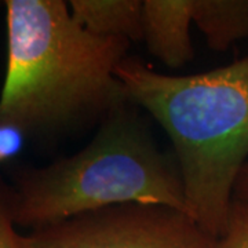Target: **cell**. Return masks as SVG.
Instances as JSON below:
<instances>
[{
	"label": "cell",
	"instance_id": "cell-1",
	"mask_svg": "<svg viewBox=\"0 0 248 248\" xmlns=\"http://www.w3.org/2000/svg\"><path fill=\"white\" fill-rule=\"evenodd\" d=\"M6 9L0 124L51 140L133 104L116 76L130 40L90 33L63 0H7Z\"/></svg>",
	"mask_w": 248,
	"mask_h": 248
},
{
	"label": "cell",
	"instance_id": "cell-2",
	"mask_svg": "<svg viewBox=\"0 0 248 248\" xmlns=\"http://www.w3.org/2000/svg\"><path fill=\"white\" fill-rule=\"evenodd\" d=\"M116 76L134 105L167 133L190 215L219 239L236 179L248 163V55L185 76L163 75L127 57Z\"/></svg>",
	"mask_w": 248,
	"mask_h": 248
},
{
	"label": "cell",
	"instance_id": "cell-3",
	"mask_svg": "<svg viewBox=\"0 0 248 248\" xmlns=\"http://www.w3.org/2000/svg\"><path fill=\"white\" fill-rule=\"evenodd\" d=\"M135 108L105 119L69 157L17 170L13 184L1 185L0 210L32 232L124 203L161 204L190 215L175 156L160 151Z\"/></svg>",
	"mask_w": 248,
	"mask_h": 248
},
{
	"label": "cell",
	"instance_id": "cell-4",
	"mask_svg": "<svg viewBox=\"0 0 248 248\" xmlns=\"http://www.w3.org/2000/svg\"><path fill=\"white\" fill-rule=\"evenodd\" d=\"M31 248H219L185 211L124 203L84 213L29 236Z\"/></svg>",
	"mask_w": 248,
	"mask_h": 248
},
{
	"label": "cell",
	"instance_id": "cell-5",
	"mask_svg": "<svg viewBox=\"0 0 248 248\" xmlns=\"http://www.w3.org/2000/svg\"><path fill=\"white\" fill-rule=\"evenodd\" d=\"M193 0H145L143 42L148 51L178 69L195 55L190 39Z\"/></svg>",
	"mask_w": 248,
	"mask_h": 248
},
{
	"label": "cell",
	"instance_id": "cell-6",
	"mask_svg": "<svg viewBox=\"0 0 248 248\" xmlns=\"http://www.w3.org/2000/svg\"><path fill=\"white\" fill-rule=\"evenodd\" d=\"M72 17L93 35L143 42L141 0H72Z\"/></svg>",
	"mask_w": 248,
	"mask_h": 248
},
{
	"label": "cell",
	"instance_id": "cell-7",
	"mask_svg": "<svg viewBox=\"0 0 248 248\" xmlns=\"http://www.w3.org/2000/svg\"><path fill=\"white\" fill-rule=\"evenodd\" d=\"M193 22L215 51L248 39V0H193Z\"/></svg>",
	"mask_w": 248,
	"mask_h": 248
},
{
	"label": "cell",
	"instance_id": "cell-8",
	"mask_svg": "<svg viewBox=\"0 0 248 248\" xmlns=\"http://www.w3.org/2000/svg\"><path fill=\"white\" fill-rule=\"evenodd\" d=\"M219 248H248V204L233 199Z\"/></svg>",
	"mask_w": 248,
	"mask_h": 248
},
{
	"label": "cell",
	"instance_id": "cell-9",
	"mask_svg": "<svg viewBox=\"0 0 248 248\" xmlns=\"http://www.w3.org/2000/svg\"><path fill=\"white\" fill-rule=\"evenodd\" d=\"M25 134L10 124H0V161L7 163L17 156L25 140Z\"/></svg>",
	"mask_w": 248,
	"mask_h": 248
},
{
	"label": "cell",
	"instance_id": "cell-10",
	"mask_svg": "<svg viewBox=\"0 0 248 248\" xmlns=\"http://www.w3.org/2000/svg\"><path fill=\"white\" fill-rule=\"evenodd\" d=\"M9 214L0 210V248H31L29 237L19 234Z\"/></svg>",
	"mask_w": 248,
	"mask_h": 248
},
{
	"label": "cell",
	"instance_id": "cell-11",
	"mask_svg": "<svg viewBox=\"0 0 248 248\" xmlns=\"http://www.w3.org/2000/svg\"><path fill=\"white\" fill-rule=\"evenodd\" d=\"M233 199L239 200L241 203L248 204V163L240 171L239 177L236 179Z\"/></svg>",
	"mask_w": 248,
	"mask_h": 248
}]
</instances>
